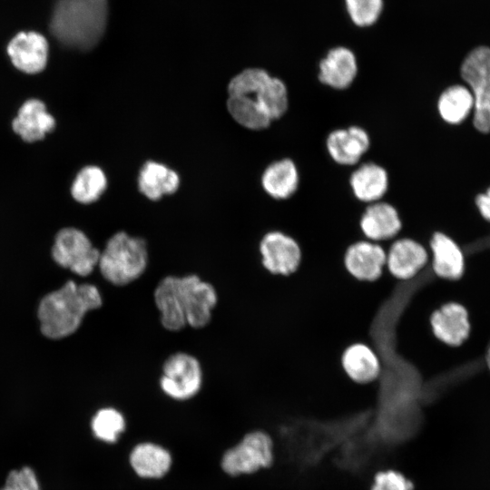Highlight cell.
I'll list each match as a JSON object with an SVG mask.
<instances>
[{"label":"cell","mask_w":490,"mask_h":490,"mask_svg":"<svg viewBox=\"0 0 490 490\" xmlns=\"http://www.w3.org/2000/svg\"><path fill=\"white\" fill-rule=\"evenodd\" d=\"M431 253V268L440 279H459L465 271L464 254L457 243L441 231L432 234L428 241Z\"/></svg>","instance_id":"obj_18"},{"label":"cell","mask_w":490,"mask_h":490,"mask_svg":"<svg viewBox=\"0 0 490 490\" xmlns=\"http://www.w3.org/2000/svg\"><path fill=\"white\" fill-rule=\"evenodd\" d=\"M299 176L295 162L284 158L271 162L264 170L261 185L273 199L286 200L298 190Z\"/></svg>","instance_id":"obj_24"},{"label":"cell","mask_w":490,"mask_h":490,"mask_svg":"<svg viewBox=\"0 0 490 490\" xmlns=\"http://www.w3.org/2000/svg\"><path fill=\"white\" fill-rule=\"evenodd\" d=\"M0 490H41V488L33 468L23 466L9 472Z\"/></svg>","instance_id":"obj_31"},{"label":"cell","mask_w":490,"mask_h":490,"mask_svg":"<svg viewBox=\"0 0 490 490\" xmlns=\"http://www.w3.org/2000/svg\"><path fill=\"white\" fill-rule=\"evenodd\" d=\"M202 384V368L193 355L179 351L163 362L159 385L162 393L171 399L179 402L190 400L199 394Z\"/></svg>","instance_id":"obj_7"},{"label":"cell","mask_w":490,"mask_h":490,"mask_svg":"<svg viewBox=\"0 0 490 490\" xmlns=\"http://www.w3.org/2000/svg\"><path fill=\"white\" fill-rule=\"evenodd\" d=\"M431 331L443 345H462L470 334L466 309L457 302H446L436 309L429 317Z\"/></svg>","instance_id":"obj_13"},{"label":"cell","mask_w":490,"mask_h":490,"mask_svg":"<svg viewBox=\"0 0 490 490\" xmlns=\"http://www.w3.org/2000/svg\"><path fill=\"white\" fill-rule=\"evenodd\" d=\"M427 249L410 238H397L387 250V269L399 280H410L426 267Z\"/></svg>","instance_id":"obj_12"},{"label":"cell","mask_w":490,"mask_h":490,"mask_svg":"<svg viewBox=\"0 0 490 490\" xmlns=\"http://www.w3.org/2000/svg\"><path fill=\"white\" fill-rule=\"evenodd\" d=\"M177 291L186 324L192 328L206 327L218 302L215 288L196 274L177 276Z\"/></svg>","instance_id":"obj_9"},{"label":"cell","mask_w":490,"mask_h":490,"mask_svg":"<svg viewBox=\"0 0 490 490\" xmlns=\"http://www.w3.org/2000/svg\"><path fill=\"white\" fill-rule=\"evenodd\" d=\"M90 427L93 436L107 445L116 444L125 433L127 420L124 414L113 407L98 409L93 416Z\"/></svg>","instance_id":"obj_27"},{"label":"cell","mask_w":490,"mask_h":490,"mask_svg":"<svg viewBox=\"0 0 490 490\" xmlns=\"http://www.w3.org/2000/svg\"><path fill=\"white\" fill-rule=\"evenodd\" d=\"M12 127L24 142H33L44 138L55 127L54 118L38 99H29L18 110Z\"/></svg>","instance_id":"obj_20"},{"label":"cell","mask_w":490,"mask_h":490,"mask_svg":"<svg viewBox=\"0 0 490 490\" xmlns=\"http://www.w3.org/2000/svg\"><path fill=\"white\" fill-rule=\"evenodd\" d=\"M350 22L358 28L376 25L385 12V0H343Z\"/></svg>","instance_id":"obj_29"},{"label":"cell","mask_w":490,"mask_h":490,"mask_svg":"<svg viewBox=\"0 0 490 490\" xmlns=\"http://www.w3.org/2000/svg\"><path fill=\"white\" fill-rule=\"evenodd\" d=\"M415 484L401 471L394 468L377 470L372 478L369 490H414Z\"/></svg>","instance_id":"obj_30"},{"label":"cell","mask_w":490,"mask_h":490,"mask_svg":"<svg viewBox=\"0 0 490 490\" xmlns=\"http://www.w3.org/2000/svg\"><path fill=\"white\" fill-rule=\"evenodd\" d=\"M7 53L18 70L25 74H37L46 65L48 44L36 32H21L8 44Z\"/></svg>","instance_id":"obj_17"},{"label":"cell","mask_w":490,"mask_h":490,"mask_svg":"<svg viewBox=\"0 0 490 490\" xmlns=\"http://www.w3.org/2000/svg\"><path fill=\"white\" fill-rule=\"evenodd\" d=\"M344 263L355 279L374 281L383 273L387 264V252L377 242L368 240L351 244L346 250Z\"/></svg>","instance_id":"obj_15"},{"label":"cell","mask_w":490,"mask_h":490,"mask_svg":"<svg viewBox=\"0 0 490 490\" xmlns=\"http://www.w3.org/2000/svg\"><path fill=\"white\" fill-rule=\"evenodd\" d=\"M328 154L341 165L356 164L370 146L368 133L359 126L332 131L326 142Z\"/></svg>","instance_id":"obj_19"},{"label":"cell","mask_w":490,"mask_h":490,"mask_svg":"<svg viewBox=\"0 0 490 490\" xmlns=\"http://www.w3.org/2000/svg\"><path fill=\"white\" fill-rule=\"evenodd\" d=\"M173 455L165 446L151 440L137 442L128 454L132 473L142 480H161L172 471Z\"/></svg>","instance_id":"obj_11"},{"label":"cell","mask_w":490,"mask_h":490,"mask_svg":"<svg viewBox=\"0 0 490 490\" xmlns=\"http://www.w3.org/2000/svg\"><path fill=\"white\" fill-rule=\"evenodd\" d=\"M102 304L103 298L95 285L68 280L40 300L37 308L40 330L51 339L69 337L80 328L85 315Z\"/></svg>","instance_id":"obj_2"},{"label":"cell","mask_w":490,"mask_h":490,"mask_svg":"<svg viewBox=\"0 0 490 490\" xmlns=\"http://www.w3.org/2000/svg\"><path fill=\"white\" fill-rule=\"evenodd\" d=\"M460 74L474 98L475 128L490 132V47L477 46L465 57Z\"/></svg>","instance_id":"obj_6"},{"label":"cell","mask_w":490,"mask_h":490,"mask_svg":"<svg viewBox=\"0 0 490 490\" xmlns=\"http://www.w3.org/2000/svg\"><path fill=\"white\" fill-rule=\"evenodd\" d=\"M262 267L272 275L288 276L299 267L301 250L289 235L278 230L267 231L259 241Z\"/></svg>","instance_id":"obj_10"},{"label":"cell","mask_w":490,"mask_h":490,"mask_svg":"<svg viewBox=\"0 0 490 490\" xmlns=\"http://www.w3.org/2000/svg\"><path fill=\"white\" fill-rule=\"evenodd\" d=\"M402 226L398 211L385 201L370 203L359 217V228L366 240L381 246L397 239Z\"/></svg>","instance_id":"obj_14"},{"label":"cell","mask_w":490,"mask_h":490,"mask_svg":"<svg viewBox=\"0 0 490 490\" xmlns=\"http://www.w3.org/2000/svg\"><path fill=\"white\" fill-rule=\"evenodd\" d=\"M474 98L470 89L454 84L445 89L437 102L441 118L450 124L462 122L473 111Z\"/></svg>","instance_id":"obj_26"},{"label":"cell","mask_w":490,"mask_h":490,"mask_svg":"<svg viewBox=\"0 0 490 490\" xmlns=\"http://www.w3.org/2000/svg\"><path fill=\"white\" fill-rule=\"evenodd\" d=\"M358 60L348 47L338 45L330 48L318 64V80L336 90L348 88L358 74Z\"/></svg>","instance_id":"obj_16"},{"label":"cell","mask_w":490,"mask_h":490,"mask_svg":"<svg viewBox=\"0 0 490 490\" xmlns=\"http://www.w3.org/2000/svg\"><path fill=\"white\" fill-rule=\"evenodd\" d=\"M342 367L353 381L367 384L375 381L380 373V362L374 350L366 344L349 346L342 355Z\"/></svg>","instance_id":"obj_25"},{"label":"cell","mask_w":490,"mask_h":490,"mask_svg":"<svg viewBox=\"0 0 490 490\" xmlns=\"http://www.w3.org/2000/svg\"><path fill=\"white\" fill-rule=\"evenodd\" d=\"M153 299L165 329L179 331L187 326L179 300L177 276L168 275L162 278L154 289Z\"/></svg>","instance_id":"obj_22"},{"label":"cell","mask_w":490,"mask_h":490,"mask_svg":"<svg viewBox=\"0 0 490 490\" xmlns=\"http://www.w3.org/2000/svg\"><path fill=\"white\" fill-rule=\"evenodd\" d=\"M107 17V0H56L50 30L63 45L88 51L101 40Z\"/></svg>","instance_id":"obj_3"},{"label":"cell","mask_w":490,"mask_h":490,"mask_svg":"<svg viewBox=\"0 0 490 490\" xmlns=\"http://www.w3.org/2000/svg\"><path fill=\"white\" fill-rule=\"evenodd\" d=\"M137 183L142 194L151 201H158L163 195L172 194L178 190L180 177L165 164L148 161L139 172Z\"/></svg>","instance_id":"obj_21"},{"label":"cell","mask_w":490,"mask_h":490,"mask_svg":"<svg viewBox=\"0 0 490 490\" xmlns=\"http://www.w3.org/2000/svg\"><path fill=\"white\" fill-rule=\"evenodd\" d=\"M289 107L288 89L282 80L261 68H248L228 84L227 109L241 126L260 131L282 117Z\"/></svg>","instance_id":"obj_1"},{"label":"cell","mask_w":490,"mask_h":490,"mask_svg":"<svg viewBox=\"0 0 490 490\" xmlns=\"http://www.w3.org/2000/svg\"><path fill=\"white\" fill-rule=\"evenodd\" d=\"M107 187L103 171L94 165L83 168L76 175L71 188L73 198L83 204H90L102 196Z\"/></svg>","instance_id":"obj_28"},{"label":"cell","mask_w":490,"mask_h":490,"mask_svg":"<svg viewBox=\"0 0 490 490\" xmlns=\"http://www.w3.org/2000/svg\"><path fill=\"white\" fill-rule=\"evenodd\" d=\"M475 204L482 217L490 221V187L485 193L476 196Z\"/></svg>","instance_id":"obj_32"},{"label":"cell","mask_w":490,"mask_h":490,"mask_svg":"<svg viewBox=\"0 0 490 490\" xmlns=\"http://www.w3.org/2000/svg\"><path fill=\"white\" fill-rule=\"evenodd\" d=\"M148 260L147 243L142 238L118 231L107 240L97 267L106 281L122 287L138 279Z\"/></svg>","instance_id":"obj_4"},{"label":"cell","mask_w":490,"mask_h":490,"mask_svg":"<svg viewBox=\"0 0 490 490\" xmlns=\"http://www.w3.org/2000/svg\"><path fill=\"white\" fill-rule=\"evenodd\" d=\"M486 363L490 369V345L488 347L487 353H486Z\"/></svg>","instance_id":"obj_33"},{"label":"cell","mask_w":490,"mask_h":490,"mask_svg":"<svg viewBox=\"0 0 490 490\" xmlns=\"http://www.w3.org/2000/svg\"><path fill=\"white\" fill-rule=\"evenodd\" d=\"M349 183L357 199L363 202L379 201L388 187L387 171L375 162H366L351 174Z\"/></svg>","instance_id":"obj_23"},{"label":"cell","mask_w":490,"mask_h":490,"mask_svg":"<svg viewBox=\"0 0 490 490\" xmlns=\"http://www.w3.org/2000/svg\"><path fill=\"white\" fill-rule=\"evenodd\" d=\"M275 461L276 444L273 436L267 430L255 428L246 432L222 453L220 466L225 475L239 477L269 470Z\"/></svg>","instance_id":"obj_5"},{"label":"cell","mask_w":490,"mask_h":490,"mask_svg":"<svg viewBox=\"0 0 490 490\" xmlns=\"http://www.w3.org/2000/svg\"><path fill=\"white\" fill-rule=\"evenodd\" d=\"M100 253L83 231L73 227L57 232L51 250L57 265L81 277L90 275L98 266Z\"/></svg>","instance_id":"obj_8"}]
</instances>
